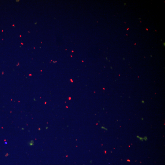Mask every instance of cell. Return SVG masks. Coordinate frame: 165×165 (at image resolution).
<instances>
[{
	"instance_id": "cell-1",
	"label": "cell",
	"mask_w": 165,
	"mask_h": 165,
	"mask_svg": "<svg viewBox=\"0 0 165 165\" xmlns=\"http://www.w3.org/2000/svg\"><path fill=\"white\" fill-rule=\"evenodd\" d=\"M137 137L139 138V139H140V140H141L142 141H143V140H144V138H142V137H139L138 136H137Z\"/></svg>"
},
{
	"instance_id": "cell-2",
	"label": "cell",
	"mask_w": 165,
	"mask_h": 165,
	"mask_svg": "<svg viewBox=\"0 0 165 165\" xmlns=\"http://www.w3.org/2000/svg\"><path fill=\"white\" fill-rule=\"evenodd\" d=\"M144 139V140H145V141H147V137L146 136H145V137Z\"/></svg>"
}]
</instances>
